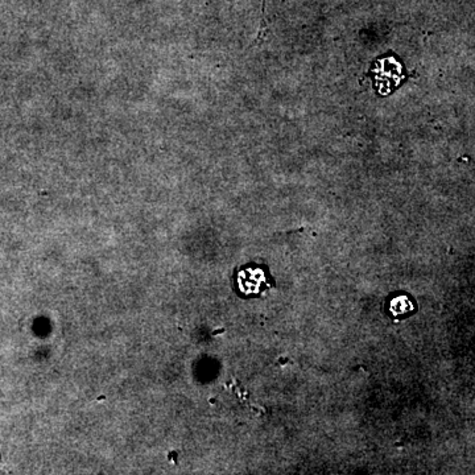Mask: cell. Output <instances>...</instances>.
<instances>
[{"label":"cell","instance_id":"2","mask_svg":"<svg viewBox=\"0 0 475 475\" xmlns=\"http://www.w3.org/2000/svg\"><path fill=\"white\" fill-rule=\"evenodd\" d=\"M412 303L411 300L407 296H397L395 297L394 300L391 301L390 305V311L394 315H400V314L408 313L412 309Z\"/></svg>","mask_w":475,"mask_h":475},{"label":"cell","instance_id":"1","mask_svg":"<svg viewBox=\"0 0 475 475\" xmlns=\"http://www.w3.org/2000/svg\"><path fill=\"white\" fill-rule=\"evenodd\" d=\"M238 284L244 294H256L267 287L265 276L260 268H247L238 275Z\"/></svg>","mask_w":475,"mask_h":475}]
</instances>
